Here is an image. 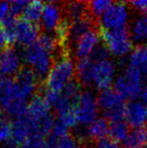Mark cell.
Here are the masks:
<instances>
[{"label": "cell", "instance_id": "29", "mask_svg": "<svg viewBox=\"0 0 147 148\" xmlns=\"http://www.w3.org/2000/svg\"><path fill=\"white\" fill-rule=\"evenodd\" d=\"M126 105H122L104 112V118L110 123L124 121V119H126Z\"/></svg>", "mask_w": 147, "mask_h": 148}, {"label": "cell", "instance_id": "12", "mask_svg": "<svg viewBox=\"0 0 147 148\" xmlns=\"http://www.w3.org/2000/svg\"><path fill=\"white\" fill-rule=\"evenodd\" d=\"M63 10L60 3L56 1H50L44 4L43 12L40 21V27L45 33H51L62 22Z\"/></svg>", "mask_w": 147, "mask_h": 148}, {"label": "cell", "instance_id": "11", "mask_svg": "<svg viewBox=\"0 0 147 148\" xmlns=\"http://www.w3.org/2000/svg\"><path fill=\"white\" fill-rule=\"evenodd\" d=\"M14 82L21 96L26 101L30 98L32 99L37 94L36 91L38 90L40 81L30 68H22L19 73L15 76Z\"/></svg>", "mask_w": 147, "mask_h": 148}, {"label": "cell", "instance_id": "20", "mask_svg": "<svg viewBox=\"0 0 147 148\" xmlns=\"http://www.w3.org/2000/svg\"><path fill=\"white\" fill-rule=\"evenodd\" d=\"M96 100H98V107L104 112L125 105V99L114 89L111 88L100 91L98 96L96 97Z\"/></svg>", "mask_w": 147, "mask_h": 148}, {"label": "cell", "instance_id": "6", "mask_svg": "<svg viewBox=\"0 0 147 148\" xmlns=\"http://www.w3.org/2000/svg\"><path fill=\"white\" fill-rule=\"evenodd\" d=\"M129 7L126 2H113L101 17L100 23L102 28L106 30L121 29L127 27Z\"/></svg>", "mask_w": 147, "mask_h": 148}, {"label": "cell", "instance_id": "8", "mask_svg": "<svg viewBox=\"0 0 147 148\" xmlns=\"http://www.w3.org/2000/svg\"><path fill=\"white\" fill-rule=\"evenodd\" d=\"M116 67L110 59L96 62L93 69V84L99 91L106 90L113 83Z\"/></svg>", "mask_w": 147, "mask_h": 148}, {"label": "cell", "instance_id": "26", "mask_svg": "<svg viewBox=\"0 0 147 148\" xmlns=\"http://www.w3.org/2000/svg\"><path fill=\"white\" fill-rule=\"evenodd\" d=\"M46 148H81V146L72 134H68L63 138H53L50 136Z\"/></svg>", "mask_w": 147, "mask_h": 148}, {"label": "cell", "instance_id": "2", "mask_svg": "<svg viewBox=\"0 0 147 148\" xmlns=\"http://www.w3.org/2000/svg\"><path fill=\"white\" fill-rule=\"evenodd\" d=\"M23 58L25 64L36 74L38 81H45L53 64V53L38 40L24 50Z\"/></svg>", "mask_w": 147, "mask_h": 148}, {"label": "cell", "instance_id": "10", "mask_svg": "<svg viewBox=\"0 0 147 148\" xmlns=\"http://www.w3.org/2000/svg\"><path fill=\"white\" fill-rule=\"evenodd\" d=\"M22 69L21 56L13 46H6L0 50V75L16 76Z\"/></svg>", "mask_w": 147, "mask_h": 148}, {"label": "cell", "instance_id": "9", "mask_svg": "<svg viewBox=\"0 0 147 148\" xmlns=\"http://www.w3.org/2000/svg\"><path fill=\"white\" fill-rule=\"evenodd\" d=\"M31 136H35V126L27 115L16 118L12 123V134L7 145L10 148H17Z\"/></svg>", "mask_w": 147, "mask_h": 148}, {"label": "cell", "instance_id": "17", "mask_svg": "<svg viewBox=\"0 0 147 148\" xmlns=\"http://www.w3.org/2000/svg\"><path fill=\"white\" fill-rule=\"evenodd\" d=\"M51 106L45 100L44 97L40 94H36L27 105L26 115L36 122H40V120L46 118L51 114Z\"/></svg>", "mask_w": 147, "mask_h": 148}, {"label": "cell", "instance_id": "1", "mask_svg": "<svg viewBox=\"0 0 147 148\" xmlns=\"http://www.w3.org/2000/svg\"><path fill=\"white\" fill-rule=\"evenodd\" d=\"M75 76L74 62L69 57L68 51H58L53 64L44 81V88L61 93L73 81Z\"/></svg>", "mask_w": 147, "mask_h": 148}, {"label": "cell", "instance_id": "18", "mask_svg": "<svg viewBox=\"0 0 147 148\" xmlns=\"http://www.w3.org/2000/svg\"><path fill=\"white\" fill-rule=\"evenodd\" d=\"M64 19L71 24L86 17L89 14L88 2L84 1H70L62 4Z\"/></svg>", "mask_w": 147, "mask_h": 148}, {"label": "cell", "instance_id": "38", "mask_svg": "<svg viewBox=\"0 0 147 148\" xmlns=\"http://www.w3.org/2000/svg\"><path fill=\"white\" fill-rule=\"evenodd\" d=\"M137 99H138V101H140L141 103L144 104L147 106V84H142V87L141 89L140 93H139Z\"/></svg>", "mask_w": 147, "mask_h": 148}, {"label": "cell", "instance_id": "34", "mask_svg": "<svg viewBox=\"0 0 147 148\" xmlns=\"http://www.w3.org/2000/svg\"><path fill=\"white\" fill-rule=\"evenodd\" d=\"M28 4L29 2L25 1V0H17V1L10 2V13L16 18L17 16L23 15Z\"/></svg>", "mask_w": 147, "mask_h": 148}, {"label": "cell", "instance_id": "24", "mask_svg": "<svg viewBox=\"0 0 147 148\" xmlns=\"http://www.w3.org/2000/svg\"><path fill=\"white\" fill-rule=\"evenodd\" d=\"M131 38L136 42L147 41V14L142 15L133 23L130 30Z\"/></svg>", "mask_w": 147, "mask_h": 148}, {"label": "cell", "instance_id": "23", "mask_svg": "<svg viewBox=\"0 0 147 148\" xmlns=\"http://www.w3.org/2000/svg\"><path fill=\"white\" fill-rule=\"evenodd\" d=\"M126 148L142 147L147 145V132L144 127L132 128L125 141L123 142Z\"/></svg>", "mask_w": 147, "mask_h": 148}, {"label": "cell", "instance_id": "16", "mask_svg": "<svg viewBox=\"0 0 147 148\" xmlns=\"http://www.w3.org/2000/svg\"><path fill=\"white\" fill-rule=\"evenodd\" d=\"M126 119L129 126L133 128L142 127L147 120V106L140 101H130L126 104Z\"/></svg>", "mask_w": 147, "mask_h": 148}, {"label": "cell", "instance_id": "13", "mask_svg": "<svg viewBox=\"0 0 147 148\" xmlns=\"http://www.w3.org/2000/svg\"><path fill=\"white\" fill-rule=\"evenodd\" d=\"M101 40L100 29L95 28L87 32L80 38L74 45V54L77 59L87 58L92 54L94 50L98 46Z\"/></svg>", "mask_w": 147, "mask_h": 148}, {"label": "cell", "instance_id": "30", "mask_svg": "<svg viewBox=\"0 0 147 148\" xmlns=\"http://www.w3.org/2000/svg\"><path fill=\"white\" fill-rule=\"evenodd\" d=\"M12 134V124L4 115L0 116V145L7 143Z\"/></svg>", "mask_w": 147, "mask_h": 148}, {"label": "cell", "instance_id": "21", "mask_svg": "<svg viewBox=\"0 0 147 148\" xmlns=\"http://www.w3.org/2000/svg\"><path fill=\"white\" fill-rule=\"evenodd\" d=\"M110 123L104 117H98L90 126L87 127V133L90 141L96 142L109 134Z\"/></svg>", "mask_w": 147, "mask_h": 148}, {"label": "cell", "instance_id": "36", "mask_svg": "<svg viewBox=\"0 0 147 148\" xmlns=\"http://www.w3.org/2000/svg\"><path fill=\"white\" fill-rule=\"evenodd\" d=\"M132 9L137 10L138 12L145 15L147 13V1H131L129 3Z\"/></svg>", "mask_w": 147, "mask_h": 148}, {"label": "cell", "instance_id": "35", "mask_svg": "<svg viewBox=\"0 0 147 148\" xmlns=\"http://www.w3.org/2000/svg\"><path fill=\"white\" fill-rule=\"evenodd\" d=\"M95 148H120V145L111 137H104L95 143Z\"/></svg>", "mask_w": 147, "mask_h": 148}, {"label": "cell", "instance_id": "43", "mask_svg": "<svg viewBox=\"0 0 147 148\" xmlns=\"http://www.w3.org/2000/svg\"><path fill=\"white\" fill-rule=\"evenodd\" d=\"M0 30H1V26H0Z\"/></svg>", "mask_w": 147, "mask_h": 148}, {"label": "cell", "instance_id": "15", "mask_svg": "<svg viewBox=\"0 0 147 148\" xmlns=\"http://www.w3.org/2000/svg\"><path fill=\"white\" fill-rule=\"evenodd\" d=\"M95 28H98V20L93 18L90 14H88L86 17L81 19L79 21L71 23L70 27H69V36H68L69 47L74 46L76 42L83 35H85L87 32Z\"/></svg>", "mask_w": 147, "mask_h": 148}, {"label": "cell", "instance_id": "39", "mask_svg": "<svg viewBox=\"0 0 147 148\" xmlns=\"http://www.w3.org/2000/svg\"><path fill=\"white\" fill-rule=\"evenodd\" d=\"M81 148H90L89 146H87V145H83V147H81Z\"/></svg>", "mask_w": 147, "mask_h": 148}, {"label": "cell", "instance_id": "28", "mask_svg": "<svg viewBox=\"0 0 147 148\" xmlns=\"http://www.w3.org/2000/svg\"><path fill=\"white\" fill-rule=\"evenodd\" d=\"M111 4L113 2L109 0H96V1L88 2L89 14L96 20H98V18L101 17L106 12V10L111 7Z\"/></svg>", "mask_w": 147, "mask_h": 148}, {"label": "cell", "instance_id": "25", "mask_svg": "<svg viewBox=\"0 0 147 148\" xmlns=\"http://www.w3.org/2000/svg\"><path fill=\"white\" fill-rule=\"evenodd\" d=\"M44 3L41 1H32L26 7V9L24 11V19L26 21L35 25H38L40 23L42 12H43Z\"/></svg>", "mask_w": 147, "mask_h": 148}, {"label": "cell", "instance_id": "3", "mask_svg": "<svg viewBox=\"0 0 147 148\" xmlns=\"http://www.w3.org/2000/svg\"><path fill=\"white\" fill-rule=\"evenodd\" d=\"M100 36L108 51L116 57H125L133 49V40L127 27L114 30L100 28Z\"/></svg>", "mask_w": 147, "mask_h": 148}, {"label": "cell", "instance_id": "7", "mask_svg": "<svg viewBox=\"0 0 147 148\" xmlns=\"http://www.w3.org/2000/svg\"><path fill=\"white\" fill-rule=\"evenodd\" d=\"M80 89L81 85L78 84V82L72 81L60 93L58 100L53 106L55 112L58 114V117L75 110L79 98L82 94Z\"/></svg>", "mask_w": 147, "mask_h": 148}, {"label": "cell", "instance_id": "33", "mask_svg": "<svg viewBox=\"0 0 147 148\" xmlns=\"http://www.w3.org/2000/svg\"><path fill=\"white\" fill-rule=\"evenodd\" d=\"M109 54H110V52L108 51L105 45H98V47L94 50V52L92 53L91 56H89V58H90L94 63H96V62L109 59Z\"/></svg>", "mask_w": 147, "mask_h": 148}, {"label": "cell", "instance_id": "27", "mask_svg": "<svg viewBox=\"0 0 147 148\" xmlns=\"http://www.w3.org/2000/svg\"><path fill=\"white\" fill-rule=\"evenodd\" d=\"M129 126L125 121L110 123L109 126V135L111 138L117 142L125 141L129 133Z\"/></svg>", "mask_w": 147, "mask_h": 148}, {"label": "cell", "instance_id": "22", "mask_svg": "<svg viewBox=\"0 0 147 148\" xmlns=\"http://www.w3.org/2000/svg\"><path fill=\"white\" fill-rule=\"evenodd\" d=\"M129 65L137 68L144 74H147V44H139L129 57Z\"/></svg>", "mask_w": 147, "mask_h": 148}, {"label": "cell", "instance_id": "37", "mask_svg": "<svg viewBox=\"0 0 147 148\" xmlns=\"http://www.w3.org/2000/svg\"><path fill=\"white\" fill-rule=\"evenodd\" d=\"M10 12V2H0V19L7 16Z\"/></svg>", "mask_w": 147, "mask_h": 148}, {"label": "cell", "instance_id": "31", "mask_svg": "<svg viewBox=\"0 0 147 148\" xmlns=\"http://www.w3.org/2000/svg\"><path fill=\"white\" fill-rule=\"evenodd\" d=\"M69 127L61 119H57L53 124V130L50 136L53 138H63L69 134Z\"/></svg>", "mask_w": 147, "mask_h": 148}, {"label": "cell", "instance_id": "19", "mask_svg": "<svg viewBox=\"0 0 147 148\" xmlns=\"http://www.w3.org/2000/svg\"><path fill=\"white\" fill-rule=\"evenodd\" d=\"M94 62L90 58L79 59L76 63L75 75L78 84L84 88H89L93 84V69Z\"/></svg>", "mask_w": 147, "mask_h": 148}, {"label": "cell", "instance_id": "42", "mask_svg": "<svg viewBox=\"0 0 147 148\" xmlns=\"http://www.w3.org/2000/svg\"><path fill=\"white\" fill-rule=\"evenodd\" d=\"M134 148H147L146 146H142V147H134Z\"/></svg>", "mask_w": 147, "mask_h": 148}, {"label": "cell", "instance_id": "14", "mask_svg": "<svg viewBox=\"0 0 147 148\" xmlns=\"http://www.w3.org/2000/svg\"><path fill=\"white\" fill-rule=\"evenodd\" d=\"M15 36L18 44L27 47L38 40L40 27L25 19H19L15 25Z\"/></svg>", "mask_w": 147, "mask_h": 148}, {"label": "cell", "instance_id": "41", "mask_svg": "<svg viewBox=\"0 0 147 148\" xmlns=\"http://www.w3.org/2000/svg\"><path fill=\"white\" fill-rule=\"evenodd\" d=\"M1 115H3V114H2V109L0 108V116H1Z\"/></svg>", "mask_w": 147, "mask_h": 148}, {"label": "cell", "instance_id": "40", "mask_svg": "<svg viewBox=\"0 0 147 148\" xmlns=\"http://www.w3.org/2000/svg\"><path fill=\"white\" fill-rule=\"evenodd\" d=\"M145 130L147 132V120H146V123H145Z\"/></svg>", "mask_w": 147, "mask_h": 148}, {"label": "cell", "instance_id": "5", "mask_svg": "<svg viewBox=\"0 0 147 148\" xmlns=\"http://www.w3.org/2000/svg\"><path fill=\"white\" fill-rule=\"evenodd\" d=\"M99 107L96 97L91 91H84L81 94L75 112L78 125L81 127H88L98 118Z\"/></svg>", "mask_w": 147, "mask_h": 148}, {"label": "cell", "instance_id": "4", "mask_svg": "<svg viewBox=\"0 0 147 148\" xmlns=\"http://www.w3.org/2000/svg\"><path fill=\"white\" fill-rule=\"evenodd\" d=\"M142 72L129 65L114 81V90L124 99H136L142 87Z\"/></svg>", "mask_w": 147, "mask_h": 148}, {"label": "cell", "instance_id": "32", "mask_svg": "<svg viewBox=\"0 0 147 148\" xmlns=\"http://www.w3.org/2000/svg\"><path fill=\"white\" fill-rule=\"evenodd\" d=\"M47 142L40 136H31L17 148H46Z\"/></svg>", "mask_w": 147, "mask_h": 148}]
</instances>
